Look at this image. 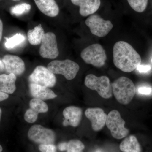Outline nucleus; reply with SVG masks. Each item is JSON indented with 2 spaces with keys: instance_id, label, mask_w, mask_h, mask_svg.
<instances>
[{
  "instance_id": "nucleus-26",
  "label": "nucleus",
  "mask_w": 152,
  "mask_h": 152,
  "mask_svg": "<svg viewBox=\"0 0 152 152\" xmlns=\"http://www.w3.org/2000/svg\"><path fill=\"white\" fill-rule=\"evenodd\" d=\"M39 148L42 152H56V147L53 144H41Z\"/></svg>"
},
{
  "instance_id": "nucleus-21",
  "label": "nucleus",
  "mask_w": 152,
  "mask_h": 152,
  "mask_svg": "<svg viewBox=\"0 0 152 152\" xmlns=\"http://www.w3.org/2000/svg\"><path fill=\"white\" fill-rule=\"evenodd\" d=\"M30 107L38 114L46 113L48 110V107L45 102L36 98L30 101Z\"/></svg>"
},
{
  "instance_id": "nucleus-31",
  "label": "nucleus",
  "mask_w": 152,
  "mask_h": 152,
  "mask_svg": "<svg viewBox=\"0 0 152 152\" xmlns=\"http://www.w3.org/2000/svg\"><path fill=\"white\" fill-rule=\"evenodd\" d=\"M3 31V24L2 21L0 19V42L1 40L2 37Z\"/></svg>"
},
{
  "instance_id": "nucleus-8",
  "label": "nucleus",
  "mask_w": 152,
  "mask_h": 152,
  "mask_svg": "<svg viewBox=\"0 0 152 152\" xmlns=\"http://www.w3.org/2000/svg\"><path fill=\"white\" fill-rule=\"evenodd\" d=\"M86 24L93 35L100 37H105L113 27L110 21L105 20L98 15L89 17L86 20Z\"/></svg>"
},
{
  "instance_id": "nucleus-17",
  "label": "nucleus",
  "mask_w": 152,
  "mask_h": 152,
  "mask_svg": "<svg viewBox=\"0 0 152 152\" xmlns=\"http://www.w3.org/2000/svg\"><path fill=\"white\" fill-rule=\"evenodd\" d=\"M16 76L13 74L0 75V91L8 94L15 92L16 89Z\"/></svg>"
},
{
  "instance_id": "nucleus-16",
  "label": "nucleus",
  "mask_w": 152,
  "mask_h": 152,
  "mask_svg": "<svg viewBox=\"0 0 152 152\" xmlns=\"http://www.w3.org/2000/svg\"><path fill=\"white\" fill-rule=\"evenodd\" d=\"M29 88L31 95L36 99L44 101L52 99L57 97L52 90L47 87L30 83Z\"/></svg>"
},
{
  "instance_id": "nucleus-9",
  "label": "nucleus",
  "mask_w": 152,
  "mask_h": 152,
  "mask_svg": "<svg viewBox=\"0 0 152 152\" xmlns=\"http://www.w3.org/2000/svg\"><path fill=\"white\" fill-rule=\"evenodd\" d=\"M28 137L31 140L41 144H53L56 135L51 130L39 125L32 126L29 130Z\"/></svg>"
},
{
  "instance_id": "nucleus-19",
  "label": "nucleus",
  "mask_w": 152,
  "mask_h": 152,
  "mask_svg": "<svg viewBox=\"0 0 152 152\" xmlns=\"http://www.w3.org/2000/svg\"><path fill=\"white\" fill-rule=\"evenodd\" d=\"M45 34L42 25H38L33 29L28 31L27 36L29 42L33 45H40L42 42Z\"/></svg>"
},
{
  "instance_id": "nucleus-33",
  "label": "nucleus",
  "mask_w": 152,
  "mask_h": 152,
  "mask_svg": "<svg viewBox=\"0 0 152 152\" xmlns=\"http://www.w3.org/2000/svg\"><path fill=\"white\" fill-rule=\"evenodd\" d=\"M2 115V110H1V108H0V122H1V118Z\"/></svg>"
},
{
  "instance_id": "nucleus-27",
  "label": "nucleus",
  "mask_w": 152,
  "mask_h": 152,
  "mask_svg": "<svg viewBox=\"0 0 152 152\" xmlns=\"http://www.w3.org/2000/svg\"><path fill=\"white\" fill-rule=\"evenodd\" d=\"M138 92L141 95H151L152 94V88L151 87L146 86L140 87L138 89Z\"/></svg>"
},
{
  "instance_id": "nucleus-18",
  "label": "nucleus",
  "mask_w": 152,
  "mask_h": 152,
  "mask_svg": "<svg viewBox=\"0 0 152 152\" xmlns=\"http://www.w3.org/2000/svg\"><path fill=\"white\" fill-rule=\"evenodd\" d=\"M120 149L123 152H141V148L137 139L131 135L125 138L121 143Z\"/></svg>"
},
{
  "instance_id": "nucleus-10",
  "label": "nucleus",
  "mask_w": 152,
  "mask_h": 152,
  "mask_svg": "<svg viewBox=\"0 0 152 152\" xmlns=\"http://www.w3.org/2000/svg\"><path fill=\"white\" fill-rule=\"evenodd\" d=\"M40 55L45 58L53 59L59 54L56 37L54 33H45L39 49Z\"/></svg>"
},
{
  "instance_id": "nucleus-3",
  "label": "nucleus",
  "mask_w": 152,
  "mask_h": 152,
  "mask_svg": "<svg viewBox=\"0 0 152 152\" xmlns=\"http://www.w3.org/2000/svg\"><path fill=\"white\" fill-rule=\"evenodd\" d=\"M85 84L90 89L96 91L104 99H109L112 97V84L107 76L98 77L93 74L88 75L85 78Z\"/></svg>"
},
{
  "instance_id": "nucleus-34",
  "label": "nucleus",
  "mask_w": 152,
  "mask_h": 152,
  "mask_svg": "<svg viewBox=\"0 0 152 152\" xmlns=\"http://www.w3.org/2000/svg\"><path fill=\"white\" fill-rule=\"evenodd\" d=\"M3 151V148L0 145V152H2Z\"/></svg>"
},
{
  "instance_id": "nucleus-2",
  "label": "nucleus",
  "mask_w": 152,
  "mask_h": 152,
  "mask_svg": "<svg viewBox=\"0 0 152 152\" xmlns=\"http://www.w3.org/2000/svg\"><path fill=\"white\" fill-rule=\"evenodd\" d=\"M113 92L118 102L124 105L128 104L135 94L134 85L131 79L122 77L111 84Z\"/></svg>"
},
{
  "instance_id": "nucleus-4",
  "label": "nucleus",
  "mask_w": 152,
  "mask_h": 152,
  "mask_svg": "<svg viewBox=\"0 0 152 152\" xmlns=\"http://www.w3.org/2000/svg\"><path fill=\"white\" fill-rule=\"evenodd\" d=\"M81 57L87 64L97 68L103 66L107 59L105 50L99 44H94L84 49L81 53Z\"/></svg>"
},
{
  "instance_id": "nucleus-35",
  "label": "nucleus",
  "mask_w": 152,
  "mask_h": 152,
  "mask_svg": "<svg viewBox=\"0 0 152 152\" xmlns=\"http://www.w3.org/2000/svg\"><path fill=\"white\" fill-rule=\"evenodd\" d=\"M12 1H20V0H12Z\"/></svg>"
},
{
  "instance_id": "nucleus-5",
  "label": "nucleus",
  "mask_w": 152,
  "mask_h": 152,
  "mask_svg": "<svg viewBox=\"0 0 152 152\" xmlns=\"http://www.w3.org/2000/svg\"><path fill=\"white\" fill-rule=\"evenodd\" d=\"M48 68L53 73L63 75L67 80H71L75 77L80 66L70 60H55L49 63Z\"/></svg>"
},
{
  "instance_id": "nucleus-7",
  "label": "nucleus",
  "mask_w": 152,
  "mask_h": 152,
  "mask_svg": "<svg viewBox=\"0 0 152 152\" xmlns=\"http://www.w3.org/2000/svg\"><path fill=\"white\" fill-rule=\"evenodd\" d=\"M30 83L39 85L42 86L52 88L56 83L54 74L43 66H39L35 69L29 77Z\"/></svg>"
},
{
  "instance_id": "nucleus-1",
  "label": "nucleus",
  "mask_w": 152,
  "mask_h": 152,
  "mask_svg": "<svg viewBox=\"0 0 152 152\" xmlns=\"http://www.w3.org/2000/svg\"><path fill=\"white\" fill-rule=\"evenodd\" d=\"M115 66L122 72H133L141 64L140 56L129 44L120 41L114 45L113 48Z\"/></svg>"
},
{
  "instance_id": "nucleus-15",
  "label": "nucleus",
  "mask_w": 152,
  "mask_h": 152,
  "mask_svg": "<svg viewBox=\"0 0 152 152\" xmlns=\"http://www.w3.org/2000/svg\"><path fill=\"white\" fill-rule=\"evenodd\" d=\"M38 9L48 16L56 17L59 13V8L55 0H34Z\"/></svg>"
},
{
  "instance_id": "nucleus-30",
  "label": "nucleus",
  "mask_w": 152,
  "mask_h": 152,
  "mask_svg": "<svg viewBox=\"0 0 152 152\" xmlns=\"http://www.w3.org/2000/svg\"><path fill=\"white\" fill-rule=\"evenodd\" d=\"M9 97V95L6 93L0 91V102L5 100Z\"/></svg>"
},
{
  "instance_id": "nucleus-32",
  "label": "nucleus",
  "mask_w": 152,
  "mask_h": 152,
  "mask_svg": "<svg viewBox=\"0 0 152 152\" xmlns=\"http://www.w3.org/2000/svg\"><path fill=\"white\" fill-rule=\"evenodd\" d=\"M5 69V65L2 60L0 59V70L3 71Z\"/></svg>"
},
{
  "instance_id": "nucleus-12",
  "label": "nucleus",
  "mask_w": 152,
  "mask_h": 152,
  "mask_svg": "<svg viewBox=\"0 0 152 152\" xmlns=\"http://www.w3.org/2000/svg\"><path fill=\"white\" fill-rule=\"evenodd\" d=\"M7 72L16 76L21 75L25 71V64L23 61L16 56L6 55L2 60Z\"/></svg>"
},
{
  "instance_id": "nucleus-11",
  "label": "nucleus",
  "mask_w": 152,
  "mask_h": 152,
  "mask_svg": "<svg viewBox=\"0 0 152 152\" xmlns=\"http://www.w3.org/2000/svg\"><path fill=\"white\" fill-rule=\"evenodd\" d=\"M86 117L91 121L93 129L96 132L100 131L106 124L107 115L100 108H90L85 112Z\"/></svg>"
},
{
  "instance_id": "nucleus-14",
  "label": "nucleus",
  "mask_w": 152,
  "mask_h": 152,
  "mask_svg": "<svg viewBox=\"0 0 152 152\" xmlns=\"http://www.w3.org/2000/svg\"><path fill=\"white\" fill-rule=\"evenodd\" d=\"M72 3L80 7V15L86 17L95 13L101 5V0H71Z\"/></svg>"
},
{
  "instance_id": "nucleus-28",
  "label": "nucleus",
  "mask_w": 152,
  "mask_h": 152,
  "mask_svg": "<svg viewBox=\"0 0 152 152\" xmlns=\"http://www.w3.org/2000/svg\"><path fill=\"white\" fill-rule=\"evenodd\" d=\"M136 69L140 72L146 73L151 70V67L149 65H142L140 64L138 66Z\"/></svg>"
},
{
  "instance_id": "nucleus-24",
  "label": "nucleus",
  "mask_w": 152,
  "mask_h": 152,
  "mask_svg": "<svg viewBox=\"0 0 152 152\" xmlns=\"http://www.w3.org/2000/svg\"><path fill=\"white\" fill-rule=\"evenodd\" d=\"M85 148V145L80 141L71 140L67 143V152H81Z\"/></svg>"
},
{
  "instance_id": "nucleus-25",
  "label": "nucleus",
  "mask_w": 152,
  "mask_h": 152,
  "mask_svg": "<svg viewBox=\"0 0 152 152\" xmlns=\"http://www.w3.org/2000/svg\"><path fill=\"white\" fill-rule=\"evenodd\" d=\"M38 113L32 109H28L24 115V119L26 121L29 123L35 122L38 118Z\"/></svg>"
},
{
  "instance_id": "nucleus-22",
  "label": "nucleus",
  "mask_w": 152,
  "mask_h": 152,
  "mask_svg": "<svg viewBox=\"0 0 152 152\" xmlns=\"http://www.w3.org/2000/svg\"><path fill=\"white\" fill-rule=\"evenodd\" d=\"M31 9V6L27 3H22L12 7L11 13L16 16H20L24 14L27 13Z\"/></svg>"
},
{
  "instance_id": "nucleus-20",
  "label": "nucleus",
  "mask_w": 152,
  "mask_h": 152,
  "mask_svg": "<svg viewBox=\"0 0 152 152\" xmlns=\"http://www.w3.org/2000/svg\"><path fill=\"white\" fill-rule=\"evenodd\" d=\"M26 40L24 36L20 33H18L10 38H6L5 46L6 48L12 49L23 43Z\"/></svg>"
},
{
  "instance_id": "nucleus-13",
  "label": "nucleus",
  "mask_w": 152,
  "mask_h": 152,
  "mask_svg": "<svg viewBox=\"0 0 152 152\" xmlns=\"http://www.w3.org/2000/svg\"><path fill=\"white\" fill-rule=\"evenodd\" d=\"M82 115V110L78 107L70 106L66 108L63 111V115L65 118L63 125L65 126H78L81 121Z\"/></svg>"
},
{
  "instance_id": "nucleus-37",
  "label": "nucleus",
  "mask_w": 152,
  "mask_h": 152,
  "mask_svg": "<svg viewBox=\"0 0 152 152\" xmlns=\"http://www.w3.org/2000/svg\"></svg>"
},
{
  "instance_id": "nucleus-36",
  "label": "nucleus",
  "mask_w": 152,
  "mask_h": 152,
  "mask_svg": "<svg viewBox=\"0 0 152 152\" xmlns=\"http://www.w3.org/2000/svg\"><path fill=\"white\" fill-rule=\"evenodd\" d=\"M96 152H101V151L100 150H97Z\"/></svg>"
},
{
  "instance_id": "nucleus-6",
  "label": "nucleus",
  "mask_w": 152,
  "mask_h": 152,
  "mask_svg": "<svg viewBox=\"0 0 152 152\" xmlns=\"http://www.w3.org/2000/svg\"><path fill=\"white\" fill-rule=\"evenodd\" d=\"M125 124L124 120L121 118V114L117 110L110 112L107 116L106 125L114 138L121 139L128 135L129 131L125 127Z\"/></svg>"
},
{
  "instance_id": "nucleus-29",
  "label": "nucleus",
  "mask_w": 152,
  "mask_h": 152,
  "mask_svg": "<svg viewBox=\"0 0 152 152\" xmlns=\"http://www.w3.org/2000/svg\"><path fill=\"white\" fill-rule=\"evenodd\" d=\"M67 143L62 142L59 145L58 148L61 151H66L67 150Z\"/></svg>"
},
{
  "instance_id": "nucleus-23",
  "label": "nucleus",
  "mask_w": 152,
  "mask_h": 152,
  "mask_svg": "<svg viewBox=\"0 0 152 152\" xmlns=\"http://www.w3.org/2000/svg\"><path fill=\"white\" fill-rule=\"evenodd\" d=\"M131 8L137 12H143L146 8L148 0H127Z\"/></svg>"
}]
</instances>
